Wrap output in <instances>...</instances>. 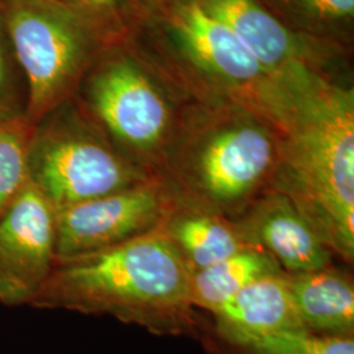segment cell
<instances>
[{"label":"cell","instance_id":"cell-1","mask_svg":"<svg viewBox=\"0 0 354 354\" xmlns=\"http://www.w3.org/2000/svg\"><path fill=\"white\" fill-rule=\"evenodd\" d=\"M189 286V270L158 227L108 250L57 260L30 306L181 333L193 326Z\"/></svg>","mask_w":354,"mask_h":354},{"label":"cell","instance_id":"cell-2","mask_svg":"<svg viewBox=\"0 0 354 354\" xmlns=\"http://www.w3.org/2000/svg\"><path fill=\"white\" fill-rule=\"evenodd\" d=\"M281 155L270 190L289 197L333 254L354 257V87L304 93L273 121Z\"/></svg>","mask_w":354,"mask_h":354},{"label":"cell","instance_id":"cell-3","mask_svg":"<svg viewBox=\"0 0 354 354\" xmlns=\"http://www.w3.org/2000/svg\"><path fill=\"white\" fill-rule=\"evenodd\" d=\"M281 155L279 129L234 102H190L160 176L177 196L238 219L270 190Z\"/></svg>","mask_w":354,"mask_h":354},{"label":"cell","instance_id":"cell-4","mask_svg":"<svg viewBox=\"0 0 354 354\" xmlns=\"http://www.w3.org/2000/svg\"><path fill=\"white\" fill-rule=\"evenodd\" d=\"M130 39L192 102H234L273 121L294 96L198 0H175Z\"/></svg>","mask_w":354,"mask_h":354},{"label":"cell","instance_id":"cell-5","mask_svg":"<svg viewBox=\"0 0 354 354\" xmlns=\"http://www.w3.org/2000/svg\"><path fill=\"white\" fill-rule=\"evenodd\" d=\"M74 99L118 151L156 176L193 102L130 37L102 51Z\"/></svg>","mask_w":354,"mask_h":354},{"label":"cell","instance_id":"cell-6","mask_svg":"<svg viewBox=\"0 0 354 354\" xmlns=\"http://www.w3.org/2000/svg\"><path fill=\"white\" fill-rule=\"evenodd\" d=\"M0 19L26 87V120L36 125L74 97L89 67L112 45L55 0H8Z\"/></svg>","mask_w":354,"mask_h":354},{"label":"cell","instance_id":"cell-7","mask_svg":"<svg viewBox=\"0 0 354 354\" xmlns=\"http://www.w3.org/2000/svg\"><path fill=\"white\" fill-rule=\"evenodd\" d=\"M155 176L118 151L74 97L35 125L29 181L55 210Z\"/></svg>","mask_w":354,"mask_h":354},{"label":"cell","instance_id":"cell-8","mask_svg":"<svg viewBox=\"0 0 354 354\" xmlns=\"http://www.w3.org/2000/svg\"><path fill=\"white\" fill-rule=\"evenodd\" d=\"M239 38L263 67L288 88L310 93L353 84L352 51L304 37L259 0H198Z\"/></svg>","mask_w":354,"mask_h":354},{"label":"cell","instance_id":"cell-9","mask_svg":"<svg viewBox=\"0 0 354 354\" xmlns=\"http://www.w3.org/2000/svg\"><path fill=\"white\" fill-rule=\"evenodd\" d=\"M174 190L162 176L55 210V257L108 250L159 227Z\"/></svg>","mask_w":354,"mask_h":354},{"label":"cell","instance_id":"cell-10","mask_svg":"<svg viewBox=\"0 0 354 354\" xmlns=\"http://www.w3.org/2000/svg\"><path fill=\"white\" fill-rule=\"evenodd\" d=\"M55 261V209L29 183L0 216V304L30 306Z\"/></svg>","mask_w":354,"mask_h":354},{"label":"cell","instance_id":"cell-11","mask_svg":"<svg viewBox=\"0 0 354 354\" xmlns=\"http://www.w3.org/2000/svg\"><path fill=\"white\" fill-rule=\"evenodd\" d=\"M245 243L270 254L286 274L320 270L333 253L285 194L268 190L234 219Z\"/></svg>","mask_w":354,"mask_h":354},{"label":"cell","instance_id":"cell-12","mask_svg":"<svg viewBox=\"0 0 354 354\" xmlns=\"http://www.w3.org/2000/svg\"><path fill=\"white\" fill-rule=\"evenodd\" d=\"M159 230L174 245L190 274L251 247L234 219L190 203L175 192Z\"/></svg>","mask_w":354,"mask_h":354},{"label":"cell","instance_id":"cell-13","mask_svg":"<svg viewBox=\"0 0 354 354\" xmlns=\"http://www.w3.org/2000/svg\"><path fill=\"white\" fill-rule=\"evenodd\" d=\"M213 315L219 335L241 348L273 332L304 328L286 273L253 281Z\"/></svg>","mask_w":354,"mask_h":354},{"label":"cell","instance_id":"cell-14","mask_svg":"<svg viewBox=\"0 0 354 354\" xmlns=\"http://www.w3.org/2000/svg\"><path fill=\"white\" fill-rule=\"evenodd\" d=\"M304 328L319 335L353 337V281L332 266L286 274Z\"/></svg>","mask_w":354,"mask_h":354},{"label":"cell","instance_id":"cell-15","mask_svg":"<svg viewBox=\"0 0 354 354\" xmlns=\"http://www.w3.org/2000/svg\"><path fill=\"white\" fill-rule=\"evenodd\" d=\"M285 273L268 253L247 247L190 274V302L212 314L253 281Z\"/></svg>","mask_w":354,"mask_h":354},{"label":"cell","instance_id":"cell-16","mask_svg":"<svg viewBox=\"0 0 354 354\" xmlns=\"http://www.w3.org/2000/svg\"><path fill=\"white\" fill-rule=\"evenodd\" d=\"M295 33L353 53L354 0H259Z\"/></svg>","mask_w":354,"mask_h":354},{"label":"cell","instance_id":"cell-17","mask_svg":"<svg viewBox=\"0 0 354 354\" xmlns=\"http://www.w3.org/2000/svg\"><path fill=\"white\" fill-rule=\"evenodd\" d=\"M35 125L24 114L0 120V216L26 189Z\"/></svg>","mask_w":354,"mask_h":354},{"label":"cell","instance_id":"cell-18","mask_svg":"<svg viewBox=\"0 0 354 354\" xmlns=\"http://www.w3.org/2000/svg\"><path fill=\"white\" fill-rule=\"evenodd\" d=\"M241 348L251 354H354V340L304 328L283 329L254 339Z\"/></svg>","mask_w":354,"mask_h":354},{"label":"cell","instance_id":"cell-19","mask_svg":"<svg viewBox=\"0 0 354 354\" xmlns=\"http://www.w3.org/2000/svg\"><path fill=\"white\" fill-rule=\"evenodd\" d=\"M96 29L109 44L130 37L134 17L127 0H55Z\"/></svg>","mask_w":354,"mask_h":354},{"label":"cell","instance_id":"cell-20","mask_svg":"<svg viewBox=\"0 0 354 354\" xmlns=\"http://www.w3.org/2000/svg\"><path fill=\"white\" fill-rule=\"evenodd\" d=\"M16 61L0 19V115L13 117L26 112L19 89Z\"/></svg>","mask_w":354,"mask_h":354},{"label":"cell","instance_id":"cell-21","mask_svg":"<svg viewBox=\"0 0 354 354\" xmlns=\"http://www.w3.org/2000/svg\"><path fill=\"white\" fill-rule=\"evenodd\" d=\"M174 1L175 0H127V4L133 13L134 23L137 24L156 13L162 12L165 7Z\"/></svg>","mask_w":354,"mask_h":354},{"label":"cell","instance_id":"cell-22","mask_svg":"<svg viewBox=\"0 0 354 354\" xmlns=\"http://www.w3.org/2000/svg\"><path fill=\"white\" fill-rule=\"evenodd\" d=\"M4 1H8V0H0V4H1V3H4Z\"/></svg>","mask_w":354,"mask_h":354},{"label":"cell","instance_id":"cell-23","mask_svg":"<svg viewBox=\"0 0 354 354\" xmlns=\"http://www.w3.org/2000/svg\"><path fill=\"white\" fill-rule=\"evenodd\" d=\"M1 118H6V117H3V115H0V120H1Z\"/></svg>","mask_w":354,"mask_h":354}]
</instances>
